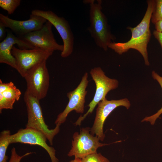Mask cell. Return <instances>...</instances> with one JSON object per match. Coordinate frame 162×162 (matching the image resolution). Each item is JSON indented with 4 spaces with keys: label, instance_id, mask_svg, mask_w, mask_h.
Listing matches in <instances>:
<instances>
[{
    "label": "cell",
    "instance_id": "obj_1",
    "mask_svg": "<svg viewBox=\"0 0 162 162\" xmlns=\"http://www.w3.org/2000/svg\"><path fill=\"white\" fill-rule=\"evenodd\" d=\"M146 12L141 22L135 27H128L131 33V37L128 41L124 43L111 42L108 48L119 55L127 52L130 49L137 50L142 56L145 64L149 65L147 46L150 40L151 33L150 24L154 11L155 1L148 0Z\"/></svg>",
    "mask_w": 162,
    "mask_h": 162
},
{
    "label": "cell",
    "instance_id": "obj_2",
    "mask_svg": "<svg viewBox=\"0 0 162 162\" xmlns=\"http://www.w3.org/2000/svg\"><path fill=\"white\" fill-rule=\"evenodd\" d=\"M83 2L89 5L90 25L88 30L96 45L105 51L116 38L112 34L107 18L102 11L101 0H85Z\"/></svg>",
    "mask_w": 162,
    "mask_h": 162
},
{
    "label": "cell",
    "instance_id": "obj_3",
    "mask_svg": "<svg viewBox=\"0 0 162 162\" xmlns=\"http://www.w3.org/2000/svg\"><path fill=\"white\" fill-rule=\"evenodd\" d=\"M24 99L26 106L28 121L26 127L38 130L45 135L51 145H53L54 136L59 132L60 125H56L50 129L46 124L43 116L40 100L26 90Z\"/></svg>",
    "mask_w": 162,
    "mask_h": 162
},
{
    "label": "cell",
    "instance_id": "obj_4",
    "mask_svg": "<svg viewBox=\"0 0 162 162\" xmlns=\"http://www.w3.org/2000/svg\"><path fill=\"white\" fill-rule=\"evenodd\" d=\"M90 73L95 84L96 91L93 98L88 105L89 107L88 110L83 116L81 115L79 118L74 123L76 125H80L82 121L92 112L99 102L106 98V96L108 92L117 88L118 86V81L107 76L100 67L92 69Z\"/></svg>",
    "mask_w": 162,
    "mask_h": 162
},
{
    "label": "cell",
    "instance_id": "obj_5",
    "mask_svg": "<svg viewBox=\"0 0 162 162\" xmlns=\"http://www.w3.org/2000/svg\"><path fill=\"white\" fill-rule=\"evenodd\" d=\"M53 52L37 47L22 49L14 46L11 51L15 60L17 70L23 77L32 68L46 61Z\"/></svg>",
    "mask_w": 162,
    "mask_h": 162
},
{
    "label": "cell",
    "instance_id": "obj_6",
    "mask_svg": "<svg viewBox=\"0 0 162 162\" xmlns=\"http://www.w3.org/2000/svg\"><path fill=\"white\" fill-rule=\"evenodd\" d=\"M89 127L82 128L80 133L75 132L73 136L72 147L68 154L69 157L82 159L87 156L97 152L99 147L109 144L99 142V139L90 133Z\"/></svg>",
    "mask_w": 162,
    "mask_h": 162
},
{
    "label": "cell",
    "instance_id": "obj_7",
    "mask_svg": "<svg viewBox=\"0 0 162 162\" xmlns=\"http://www.w3.org/2000/svg\"><path fill=\"white\" fill-rule=\"evenodd\" d=\"M31 14L44 18L55 27L63 42L64 49L61 56L65 58L69 56L73 51L74 38L68 21L51 10L35 9L32 11Z\"/></svg>",
    "mask_w": 162,
    "mask_h": 162
},
{
    "label": "cell",
    "instance_id": "obj_8",
    "mask_svg": "<svg viewBox=\"0 0 162 162\" xmlns=\"http://www.w3.org/2000/svg\"><path fill=\"white\" fill-rule=\"evenodd\" d=\"M45 61L30 70L25 76L26 90L40 100L46 96L49 86L50 76Z\"/></svg>",
    "mask_w": 162,
    "mask_h": 162
},
{
    "label": "cell",
    "instance_id": "obj_9",
    "mask_svg": "<svg viewBox=\"0 0 162 162\" xmlns=\"http://www.w3.org/2000/svg\"><path fill=\"white\" fill-rule=\"evenodd\" d=\"M96 114L90 132L93 135H95L101 141L104 139L105 135L103 131L104 123L111 113L116 108L123 106L129 109L130 103L127 98L118 100H108L106 98L98 104Z\"/></svg>",
    "mask_w": 162,
    "mask_h": 162
},
{
    "label": "cell",
    "instance_id": "obj_10",
    "mask_svg": "<svg viewBox=\"0 0 162 162\" xmlns=\"http://www.w3.org/2000/svg\"><path fill=\"white\" fill-rule=\"evenodd\" d=\"M88 74L86 72L77 87L74 90L67 93L68 103L63 111L58 115L55 122L56 125H61L64 123L68 114L73 110H75L77 113H83L85 97L87 93L86 89L88 83Z\"/></svg>",
    "mask_w": 162,
    "mask_h": 162
},
{
    "label": "cell",
    "instance_id": "obj_11",
    "mask_svg": "<svg viewBox=\"0 0 162 162\" xmlns=\"http://www.w3.org/2000/svg\"><path fill=\"white\" fill-rule=\"evenodd\" d=\"M52 26L51 22L47 21L40 29L30 32L21 38L34 47L53 52L55 50L62 52L63 45L58 44L56 41L52 31Z\"/></svg>",
    "mask_w": 162,
    "mask_h": 162
},
{
    "label": "cell",
    "instance_id": "obj_12",
    "mask_svg": "<svg viewBox=\"0 0 162 162\" xmlns=\"http://www.w3.org/2000/svg\"><path fill=\"white\" fill-rule=\"evenodd\" d=\"M47 140L46 136L40 131L26 127L20 129L16 133L11 135L10 144L20 143L39 146L47 152L51 162H58V160L56 156L55 149L48 145L46 142Z\"/></svg>",
    "mask_w": 162,
    "mask_h": 162
},
{
    "label": "cell",
    "instance_id": "obj_13",
    "mask_svg": "<svg viewBox=\"0 0 162 162\" xmlns=\"http://www.w3.org/2000/svg\"><path fill=\"white\" fill-rule=\"evenodd\" d=\"M47 21L44 18L31 14L27 20H18L0 14V21L10 28L16 36L21 38L25 35L41 28Z\"/></svg>",
    "mask_w": 162,
    "mask_h": 162
},
{
    "label": "cell",
    "instance_id": "obj_14",
    "mask_svg": "<svg viewBox=\"0 0 162 162\" xmlns=\"http://www.w3.org/2000/svg\"><path fill=\"white\" fill-rule=\"evenodd\" d=\"M14 44L20 49H31L34 48L30 44L13 34L11 31L7 30L5 38L0 43V63L6 64L16 70L15 59L11 51Z\"/></svg>",
    "mask_w": 162,
    "mask_h": 162
},
{
    "label": "cell",
    "instance_id": "obj_15",
    "mask_svg": "<svg viewBox=\"0 0 162 162\" xmlns=\"http://www.w3.org/2000/svg\"><path fill=\"white\" fill-rule=\"evenodd\" d=\"M21 93L12 82H3L0 80V113L3 109H12L15 101H18Z\"/></svg>",
    "mask_w": 162,
    "mask_h": 162
},
{
    "label": "cell",
    "instance_id": "obj_16",
    "mask_svg": "<svg viewBox=\"0 0 162 162\" xmlns=\"http://www.w3.org/2000/svg\"><path fill=\"white\" fill-rule=\"evenodd\" d=\"M10 131L5 130L0 134V162H7L8 157L6 155L7 148L10 144Z\"/></svg>",
    "mask_w": 162,
    "mask_h": 162
},
{
    "label": "cell",
    "instance_id": "obj_17",
    "mask_svg": "<svg viewBox=\"0 0 162 162\" xmlns=\"http://www.w3.org/2000/svg\"><path fill=\"white\" fill-rule=\"evenodd\" d=\"M152 76L153 78L157 81L160 85L162 89V77L153 71L152 72ZM162 114V106L156 113L150 116H146L143 119L141 122H148L152 125L155 124L157 119Z\"/></svg>",
    "mask_w": 162,
    "mask_h": 162
},
{
    "label": "cell",
    "instance_id": "obj_18",
    "mask_svg": "<svg viewBox=\"0 0 162 162\" xmlns=\"http://www.w3.org/2000/svg\"><path fill=\"white\" fill-rule=\"evenodd\" d=\"M21 2L20 0H0V7L7 11L8 14H11L20 5Z\"/></svg>",
    "mask_w": 162,
    "mask_h": 162
},
{
    "label": "cell",
    "instance_id": "obj_19",
    "mask_svg": "<svg viewBox=\"0 0 162 162\" xmlns=\"http://www.w3.org/2000/svg\"><path fill=\"white\" fill-rule=\"evenodd\" d=\"M155 1L154 8L151 18V21L154 24L162 20V0Z\"/></svg>",
    "mask_w": 162,
    "mask_h": 162
},
{
    "label": "cell",
    "instance_id": "obj_20",
    "mask_svg": "<svg viewBox=\"0 0 162 162\" xmlns=\"http://www.w3.org/2000/svg\"><path fill=\"white\" fill-rule=\"evenodd\" d=\"M81 160L82 162H110L100 153L97 152L88 155Z\"/></svg>",
    "mask_w": 162,
    "mask_h": 162
},
{
    "label": "cell",
    "instance_id": "obj_21",
    "mask_svg": "<svg viewBox=\"0 0 162 162\" xmlns=\"http://www.w3.org/2000/svg\"><path fill=\"white\" fill-rule=\"evenodd\" d=\"M33 152H29L20 156L17 154L14 147L11 150V155L9 162H20L22 159L26 156H28Z\"/></svg>",
    "mask_w": 162,
    "mask_h": 162
},
{
    "label": "cell",
    "instance_id": "obj_22",
    "mask_svg": "<svg viewBox=\"0 0 162 162\" xmlns=\"http://www.w3.org/2000/svg\"><path fill=\"white\" fill-rule=\"evenodd\" d=\"M4 24L0 21V40L3 41L6 38L7 30Z\"/></svg>",
    "mask_w": 162,
    "mask_h": 162
},
{
    "label": "cell",
    "instance_id": "obj_23",
    "mask_svg": "<svg viewBox=\"0 0 162 162\" xmlns=\"http://www.w3.org/2000/svg\"><path fill=\"white\" fill-rule=\"evenodd\" d=\"M153 34L159 43L162 49V33L155 30L153 32Z\"/></svg>",
    "mask_w": 162,
    "mask_h": 162
},
{
    "label": "cell",
    "instance_id": "obj_24",
    "mask_svg": "<svg viewBox=\"0 0 162 162\" xmlns=\"http://www.w3.org/2000/svg\"><path fill=\"white\" fill-rule=\"evenodd\" d=\"M154 24L155 30L162 33V20L157 22Z\"/></svg>",
    "mask_w": 162,
    "mask_h": 162
},
{
    "label": "cell",
    "instance_id": "obj_25",
    "mask_svg": "<svg viewBox=\"0 0 162 162\" xmlns=\"http://www.w3.org/2000/svg\"><path fill=\"white\" fill-rule=\"evenodd\" d=\"M69 162H82L81 159L75 158L74 160H70Z\"/></svg>",
    "mask_w": 162,
    "mask_h": 162
}]
</instances>
